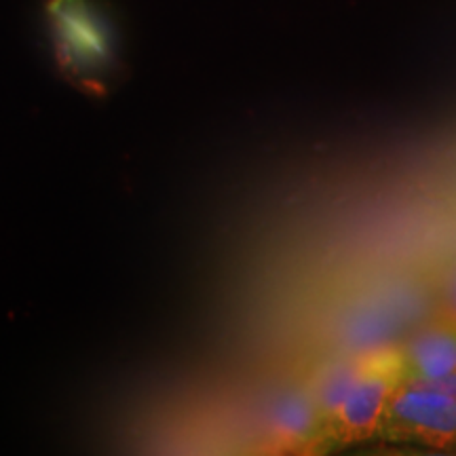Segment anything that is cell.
<instances>
[{
	"label": "cell",
	"instance_id": "cell-7",
	"mask_svg": "<svg viewBox=\"0 0 456 456\" xmlns=\"http://www.w3.org/2000/svg\"><path fill=\"white\" fill-rule=\"evenodd\" d=\"M442 302H444V315L456 319V269L450 273L446 283H444Z\"/></svg>",
	"mask_w": 456,
	"mask_h": 456
},
{
	"label": "cell",
	"instance_id": "cell-1",
	"mask_svg": "<svg viewBox=\"0 0 456 456\" xmlns=\"http://www.w3.org/2000/svg\"><path fill=\"white\" fill-rule=\"evenodd\" d=\"M47 17L57 64L89 91H104L117 72L112 28L89 0H49Z\"/></svg>",
	"mask_w": 456,
	"mask_h": 456
},
{
	"label": "cell",
	"instance_id": "cell-5",
	"mask_svg": "<svg viewBox=\"0 0 456 456\" xmlns=\"http://www.w3.org/2000/svg\"><path fill=\"white\" fill-rule=\"evenodd\" d=\"M269 427L279 446L294 448L323 437L315 399L309 391H288L273 403Z\"/></svg>",
	"mask_w": 456,
	"mask_h": 456
},
{
	"label": "cell",
	"instance_id": "cell-4",
	"mask_svg": "<svg viewBox=\"0 0 456 456\" xmlns=\"http://www.w3.org/2000/svg\"><path fill=\"white\" fill-rule=\"evenodd\" d=\"M406 383L423 385L456 372V319L442 315L420 326L399 346Z\"/></svg>",
	"mask_w": 456,
	"mask_h": 456
},
{
	"label": "cell",
	"instance_id": "cell-3",
	"mask_svg": "<svg viewBox=\"0 0 456 456\" xmlns=\"http://www.w3.org/2000/svg\"><path fill=\"white\" fill-rule=\"evenodd\" d=\"M379 436L397 444L456 448V397L406 383L395 393Z\"/></svg>",
	"mask_w": 456,
	"mask_h": 456
},
{
	"label": "cell",
	"instance_id": "cell-2",
	"mask_svg": "<svg viewBox=\"0 0 456 456\" xmlns=\"http://www.w3.org/2000/svg\"><path fill=\"white\" fill-rule=\"evenodd\" d=\"M406 380L408 374L399 346L363 355L355 385L328 427V440L351 444L379 436L387 410Z\"/></svg>",
	"mask_w": 456,
	"mask_h": 456
},
{
	"label": "cell",
	"instance_id": "cell-6",
	"mask_svg": "<svg viewBox=\"0 0 456 456\" xmlns=\"http://www.w3.org/2000/svg\"><path fill=\"white\" fill-rule=\"evenodd\" d=\"M359 368H362V357L340 359V362L330 363V366L317 376L311 393L313 399H315L319 419H322L323 437H326L330 423H332L334 416L338 414L340 406L345 403L346 395H349L351 387L355 385Z\"/></svg>",
	"mask_w": 456,
	"mask_h": 456
}]
</instances>
